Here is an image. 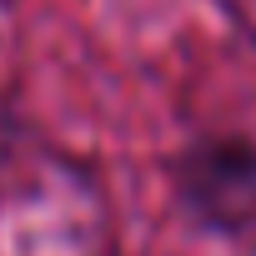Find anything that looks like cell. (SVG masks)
I'll return each instance as SVG.
<instances>
[{"label":"cell","mask_w":256,"mask_h":256,"mask_svg":"<svg viewBox=\"0 0 256 256\" xmlns=\"http://www.w3.org/2000/svg\"><path fill=\"white\" fill-rule=\"evenodd\" d=\"M181 201L211 226L256 221V146L236 136L196 141L181 156Z\"/></svg>","instance_id":"6da1fadb"}]
</instances>
